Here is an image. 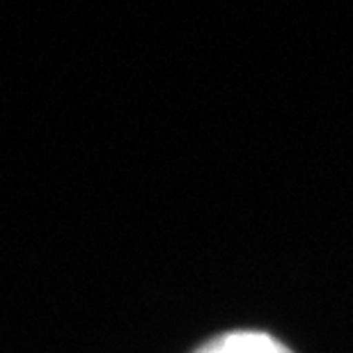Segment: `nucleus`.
<instances>
[{"label":"nucleus","instance_id":"obj_1","mask_svg":"<svg viewBox=\"0 0 353 353\" xmlns=\"http://www.w3.org/2000/svg\"><path fill=\"white\" fill-rule=\"evenodd\" d=\"M195 353H292L275 337L257 330H234L207 342Z\"/></svg>","mask_w":353,"mask_h":353}]
</instances>
